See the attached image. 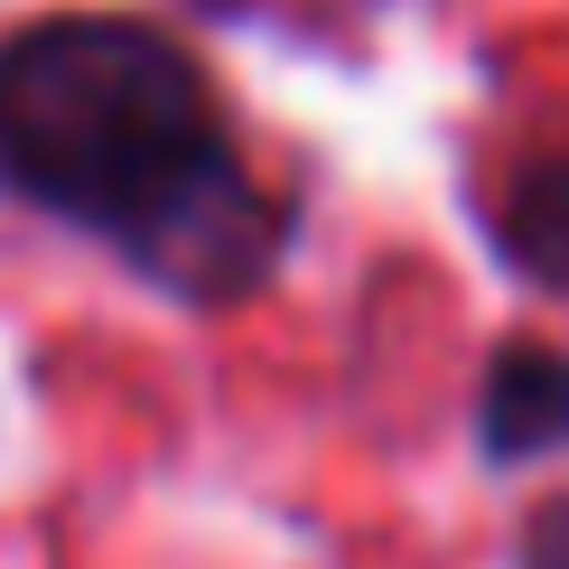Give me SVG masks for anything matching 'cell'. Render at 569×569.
Returning <instances> with one entry per match:
<instances>
[{
    "mask_svg": "<svg viewBox=\"0 0 569 569\" xmlns=\"http://www.w3.org/2000/svg\"><path fill=\"white\" fill-rule=\"evenodd\" d=\"M0 197L93 233L178 308H243L299 243L206 57L131 10H57L0 38Z\"/></svg>",
    "mask_w": 569,
    "mask_h": 569,
    "instance_id": "1",
    "label": "cell"
},
{
    "mask_svg": "<svg viewBox=\"0 0 569 569\" xmlns=\"http://www.w3.org/2000/svg\"><path fill=\"white\" fill-rule=\"evenodd\" d=\"M477 224H486V243L505 252L513 280H532V290H560V299H569V131L523 140V150L486 178Z\"/></svg>",
    "mask_w": 569,
    "mask_h": 569,
    "instance_id": "2",
    "label": "cell"
},
{
    "mask_svg": "<svg viewBox=\"0 0 569 569\" xmlns=\"http://www.w3.org/2000/svg\"><path fill=\"white\" fill-rule=\"evenodd\" d=\"M569 448V346L505 337L477 373V458L486 467H541Z\"/></svg>",
    "mask_w": 569,
    "mask_h": 569,
    "instance_id": "3",
    "label": "cell"
},
{
    "mask_svg": "<svg viewBox=\"0 0 569 569\" xmlns=\"http://www.w3.org/2000/svg\"><path fill=\"white\" fill-rule=\"evenodd\" d=\"M513 569H569V486L541 495L523 513V532H513Z\"/></svg>",
    "mask_w": 569,
    "mask_h": 569,
    "instance_id": "4",
    "label": "cell"
}]
</instances>
